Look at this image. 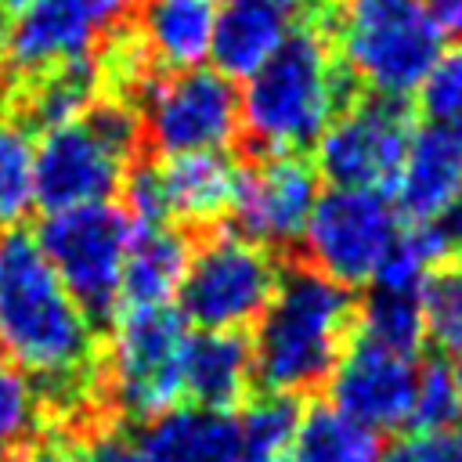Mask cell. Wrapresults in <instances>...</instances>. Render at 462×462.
I'll return each instance as SVG.
<instances>
[{"label":"cell","instance_id":"1","mask_svg":"<svg viewBox=\"0 0 462 462\" xmlns=\"http://www.w3.org/2000/svg\"><path fill=\"white\" fill-rule=\"evenodd\" d=\"M0 346L40 386V419L72 426L105 393V339L25 227L0 231Z\"/></svg>","mask_w":462,"mask_h":462},{"label":"cell","instance_id":"2","mask_svg":"<svg viewBox=\"0 0 462 462\" xmlns=\"http://www.w3.org/2000/svg\"><path fill=\"white\" fill-rule=\"evenodd\" d=\"M361 94L328 32H292L238 94V134L256 155L307 152Z\"/></svg>","mask_w":462,"mask_h":462},{"label":"cell","instance_id":"3","mask_svg":"<svg viewBox=\"0 0 462 462\" xmlns=\"http://www.w3.org/2000/svg\"><path fill=\"white\" fill-rule=\"evenodd\" d=\"M357 303L346 285L325 278L310 263H292L256 321L253 375L260 390L300 397L318 390L346 350Z\"/></svg>","mask_w":462,"mask_h":462},{"label":"cell","instance_id":"4","mask_svg":"<svg viewBox=\"0 0 462 462\" xmlns=\"http://www.w3.org/2000/svg\"><path fill=\"white\" fill-rule=\"evenodd\" d=\"M141 116L123 97H97L83 116L43 130L32 148V202L58 213L112 199L141 152Z\"/></svg>","mask_w":462,"mask_h":462},{"label":"cell","instance_id":"5","mask_svg":"<svg viewBox=\"0 0 462 462\" xmlns=\"http://www.w3.org/2000/svg\"><path fill=\"white\" fill-rule=\"evenodd\" d=\"M332 43L365 94L408 97L444 54V32L419 0H343Z\"/></svg>","mask_w":462,"mask_h":462},{"label":"cell","instance_id":"6","mask_svg":"<svg viewBox=\"0 0 462 462\" xmlns=\"http://www.w3.org/2000/svg\"><path fill=\"white\" fill-rule=\"evenodd\" d=\"M188 321L170 307H123L108 321L101 346V390L119 415L148 422L184 401L180 365H184Z\"/></svg>","mask_w":462,"mask_h":462},{"label":"cell","instance_id":"7","mask_svg":"<svg viewBox=\"0 0 462 462\" xmlns=\"http://www.w3.org/2000/svg\"><path fill=\"white\" fill-rule=\"evenodd\" d=\"M137 231L126 206L112 199L47 213L36 227L43 256L94 325H108L119 307V278Z\"/></svg>","mask_w":462,"mask_h":462},{"label":"cell","instance_id":"8","mask_svg":"<svg viewBox=\"0 0 462 462\" xmlns=\"http://www.w3.org/2000/svg\"><path fill=\"white\" fill-rule=\"evenodd\" d=\"M282 271L274 249L238 231H213L191 249L177 292L180 318L199 328H249L267 310Z\"/></svg>","mask_w":462,"mask_h":462},{"label":"cell","instance_id":"9","mask_svg":"<svg viewBox=\"0 0 462 462\" xmlns=\"http://www.w3.org/2000/svg\"><path fill=\"white\" fill-rule=\"evenodd\" d=\"M141 137L159 155L227 152L238 137V90L217 69L155 72L137 94Z\"/></svg>","mask_w":462,"mask_h":462},{"label":"cell","instance_id":"10","mask_svg":"<svg viewBox=\"0 0 462 462\" xmlns=\"http://www.w3.org/2000/svg\"><path fill=\"white\" fill-rule=\"evenodd\" d=\"M415 134L408 97L357 94L318 137L314 166L332 188H361L390 195Z\"/></svg>","mask_w":462,"mask_h":462},{"label":"cell","instance_id":"11","mask_svg":"<svg viewBox=\"0 0 462 462\" xmlns=\"http://www.w3.org/2000/svg\"><path fill=\"white\" fill-rule=\"evenodd\" d=\"M401 231V217L383 191L328 188L303 224V256L325 278L354 289L368 285Z\"/></svg>","mask_w":462,"mask_h":462},{"label":"cell","instance_id":"12","mask_svg":"<svg viewBox=\"0 0 462 462\" xmlns=\"http://www.w3.org/2000/svg\"><path fill=\"white\" fill-rule=\"evenodd\" d=\"M318 195H321V173L314 159L300 152L256 155L238 173V191L231 206L235 231L267 249L292 245L300 242Z\"/></svg>","mask_w":462,"mask_h":462},{"label":"cell","instance_id":"13","mask_svg":"<svg viewBox=\"0 0 462 462\" xmlns=\"http://www.w3.org/2000/svg\"><path fill=\"white\" fill-rule=\"evenodd\" d=\"M137 7L141 0H29L11 22L7 61L14 76H25L54 61L87 58Z\"/></svg>","mask_w":462,"mask_h":462},{"label":"cell","instance_id":"14","mask_svg":"<svg viewBox=\"0 0 462 462\" xmlns=\"http://www.w3.org/2000/svg\"><path fill=\"white\" fill-rule=\"evenodd\" d=\"M419 365L408 354H397L361 332L350 336L336 368L328 372V404L365 422L368 430H401L408 426L415 397Z\"/></svg>","mask_w":462,"mask_h":462},{"label":"cell","instance_id":"15","mask_svg":"<svg viewBox=\"0 0 462 462\" xmlns=\"http://www.w3.org/2000/svg\"><path fill=\"white\" fill-rule=\"evenodd\" d=\"M300 29L325 32L307 0H224L209 40L213 69L227 79H245Z\"/></svg>","mask_w":462,"mask_h":462},{"label":"cell","instance_id":"16","mask_svg":"<svg viewBox=\"0 0 462 462\" xmlns=\"http://www.w3.org/2000/svg\"><path fill=\"white\" fill-rule=\"evenodd\" d=\"M166 220L173 227H213L231 217L242 162L227 152H180L152 159Z\"/></svg>","mask_w":462,"mask_h":462},{"label":"cell","instance_id":"17","mask_svg":"<svg viewBox=\"0 0 462 462\" xmlns=\"http://www.w3.org/2000/svg\"><path fill=\"white\" fill-rule=\"evenodd\" d=\"M253 339L245 328H199L188 332L180 393L195 408L235 411L253 397Z\"/></svg>","mask_w":462,"mask_h":462},{"label":"cell","instance_id":"18","mask_svg":"<svg viewBox=\"0 0 462 462\" xmlns=\"http://www.w3.org/2000/svg\"><path fill=\"white\" fill-rule=\"evenodd\" d=\"M462 199V148L433 126L415 130L390 202L404 224H433Z\"/></svg>","mask_w":462,"mask_h":462},{"label":"cell","instance_id":"19","mask_svg":"<svg viewBox=\"0 0 462 462\" xmlns=\"http://www.w3.org/2000/svg\"><path fill=\"white\" fill-rule=\"evenodd\" d=\"M97 97H101V79H97L94 54H87V58H69V61H54L47 69L14 76L0 105L29 134H43L83 116Z\"/></svg>","mask_w":462,"mask_h":462},{"label":"cell","instance_id":"20","mask_svg":"<svg viewBox=\"0 0 462 462\" xmlns=\"http://www.w3.org/2000/svg\"><path fill=\"white\" fill-rule=\"evenodd\" d=\"M137 444L148 462H238L231 411L177 404L144 422Z\"/></svg>","mask_w":462,"mask_h":462},{"label":"cell","instance_id":"21","mask_svg":"<svg viewBox=\"0 0 462 462\" xmlns=\"http://www.w3.org/2000/svg\"><path fill=\"white\" fill-rule=\"evenodd\" d=\"M217 7L209 0H141L137 36L162 72L195 69L209 58Z\"/></svg>","mask_w":462,"mask_h":462},{"label":"cell","instance_id":"22","mask_svg":"<svg viewBox=\"0 0 462 462\" xmlns=\"http://www.w3.org/2000/svg\"><path fill=\"white\" fill-rule=\"evenodd\" d=\"M191 260L184 227H141L119 278V307H170Z\"/></svg>","mask_w":462,"mask_h":462},{"label":"cell","instance_id":"23","mask_svg":"<svg viewBox=\"0 0 462 462\" xmlns=\"http://www.w3.org/2000/svg\"><path fill=\"white\" fill-rule=\"evenodd\" d=\"M383 440L365 422L328 401L300 408V422L282 462H379Z\"/></svg>","mask_w":462,"mask_h":462},{"label":"cell","instance_id":"24","mask_svg":"<svg viewBox=\"0 0 462 462\" xmlns=\"http://www.w3.org/2000/svg\"><path fill=\"white\" fill-rule=\"evenodd\" d=\"M354 332L419 357V350L426 346V318H422V289H383L372 285L368 300L357 307V321Z\"/></svg>","mask_w":462,"mask_h":462},{"label":"cell","instance_id":"25","mask_svg":"<svg viewBox=\"0 0 462 462\" xmlns=\"http://www.w3.org/2000/svg\"><path fill=\"white\" fill-rule=\"evenodd\" d=\"M300 422V401L289 393L260 390L235 415L238 462H282Z\"/></svg>","mask_w":462,"mask_h":462},{"label":"cell","instance_id":"26","mask_svg":"<svg viewBox=\"0 0 462 462\" xmlns=\"http://www.w3.org/2000/svg\"><path fill=\"white\" fill-rule=\"evenodd\" d=\"M32 206V134L0 105V231Z\"/></svg>","mask_w":462,"mask_h":462},{"label":"cell","instance_id":"27","mask_svg":"<svg viewBox=\"0 0 462 462\" xmlns=\"http://www.w3.org/2000/svg\"><path fill=\"white\" fill-rule=\"evenodd\" d=\"M36 426H40L36 390H32L29 375L0 346V462L22 458Z\"/></svg>","mask_w":462,"mask_h":462},{"label":"cell","instance_id":"28","mask_svg":"<svg viewBox=\"0 0 462 462\" xmlns=\"http://www.w3.org/2000/svg\"><path fill=\"white\" fill-rule=\"evenodd\" d=\"M419 112L437 134L462 148V43L444 51L419 83Z\"/></svg>","mask_w":462,"mask_h":462},{"label":"cell","instance_id":"29","mask_svg":"<svg viewBox=\"0 0 462 462\" xmlns=\"http://www.w3.org/2000/svg\"><path fill=\"white\" fill-rule=\"evenodd\" d=\"M426 339L448 357H462V267H437L422 282Z\"/></svg>","mask_w":462,"mask_h":462},{"label":"cell","instance_id":"30","mask_svg":"<svg viewBox=\"0 0 462 462\" xmlns=\"http://www.w3.org/2000/svg\"><path fill=\"white\" fill-rule=\"evenodd\" d=\"M458 419V397H455V375L444 357H433L415 375V397L408 411V430H433Z\"/></svg>","mask_w":462,"mask_h":462},{"label":"cell","instance_id":"31","mask_svg":"<svg viewBox=\"0 0 462 462\" xmlns=\"http://www.w3.org/2000/svg\"><path fill=\"white\" fill-rule=\"evenodd\" d=\"M379 462H462V422L433 426V430H408L397 437Z\"/></svg>","mask_w":462,"mask_h":462},{"label":"cell","instance_id":"32","mask_svg":"<svg viewBox=\"0 0 462 462\" xmlns=\"http://www.w3.org/2000/svg\"><path fill=\"white\" fill-rule=\"evenodd\" d=\"M426 7V14L440 25L444 36L462 40V0H419Z\"/></svg>","mask_w":462,"mask_h":462},{"label":"cell","instance_id":"33","mask_svg":"<svg viewBox=\"0 0 462 462\" xmlns=\"http://www.w3.org/2000/svg\"><path fill=\"white\" fill-rule=\"evenodd\" d=\"M7 43H11V11L0 0V65L7 61Z\"/></svg>","mask_w":462,"mask_h":462},{"label":"cell","instance_id":"34","mask_svg":"<svg viewBox=\"0 0 462 462\" xmlns=\"http://www.w3.org/2000/svg\"><path fill=\"white\" fill-rule=\"evenodd\" d=\"M451 375H455V397H458V415H462V357H455Z\"/></svg>","mask_w":462,"mask_h":462},{"label":"cell","instance_id":"35","mask_svg":"<svg viewBox=\"0 0 462 462\" xmlns=\"http://www.w3.org/2000/svg\"><path fill=\"white\" fill-rule=\"evenodd\" d=\"M4 4H7V11H22L29 0H4Z\"/></svg>","mask_w":462,"mask_h":462},{"label":"cell","instance_id":"36","mask_svg":"<svg viewBox=\"0 0 462 462\" xmlns=\"http://www.w3.org/2000/svg\"><path fill=\"white\" fill-rule=\"evenodd\" d=\"M455 253H458V267H462V245H458V249H455Z\"/></svg>","mask_w":462,"mask_h":462},{"label":"cell","instance_id":"37","mask_svg":"<svg viewBox=\"0 0 462 462\" xmlns=\"http://www.w3.org/2000/svg\"><path fill=\"white\" fill-rule=\"evenodd\" d=\"M14 462H29V458H14Z\"/></svg>","mask_w":462,"mask_h":462},{"label":"cell","instance_id":"38","mask_svg":"<svg viewBox=\"0 0 462 462\" xmlns=\"http://www.w3.org/2000/svg\"><path fill=\"white\" fill-rule=\"evenodd\" d=\"M209 4H213V0H209Z\"/></svg>","mask_w":462,"mask_h":462}]
</instances>
